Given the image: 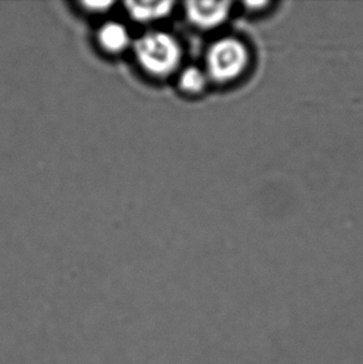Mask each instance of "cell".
Instances as JSON below:
<instances>
[{"instance_id":"obj_1","label":"cell","mask_w":363,"mask_h":364,"mask_svg":"<svg viewBox=\"0 0 363 364\" xmlns=\"http://www.w3.org/2000/svg\"><path fill=\"white\" fill-rule=\"evenodd\" d=\"M135 55L148 74L164 77L174 73L181 64L182 49L172 35L151 31L136 40Z\"/></svg>"},{"instance_id":"obj_2","label":"cell","mask_w":363,"mask_h":364,"mask_svg":"<svg viewBox=\"0 0 363 364\" xmlns=\"http://www.w3.org/2000/svg\"><path fill=\"white\" fill-rule=\"evenodd\" d=\"M248 65V50L241 40L224 38L211 45L206 54V69L211 79L228 82L238 79Z\"/></svg>"},{"instance_id":"obj_3","label":"cell","mask_w":363,"mask_h":364,"mask_svg":"<svg viewBox=\"0 0 363 364\" xmlns=\"http://www.w3.org/2000/svg\"><path fill=\"white\" fill-rule=\"evenodd\" d=\"M231 6L229 1H188L186 16L201 29H213L226 21Z\"/></svg>"},{"instance_id":"obj_4","label":"cell","mask_w":363,"mask_h":364,"mask_svg":"<svg viewBox=\"0 0 363 364\" xmlns=\"http://www.w3.org/2000/svg\"><path fill=\"white\" fill-rule=\"evenodd\" d=\"M128 14L140 23L162 19L172 11L173 1H126Z\"/></svg>"},{"instance_id":"obj_5","label":"cell","mask_w":363,"mask_h":364,"mask_svg":"<svg viewBox=\"0 0 363 364\" xmlns=\"http://www.w3.org/2000/svg\"><path fill=\"white\" fill-rule=\"evenodd\" d=\"M98 43L110 53H120L131 43L127 28L117 21H108L98 30Z\"/></svg>"},{"instance_id":"obj_6","label":"cell","mask_w":363,"mask_h":364,"mask_svg":"<svg viewBox=\"0 0 363 364\" xmlns=\"http://www.w3.org/2000/svg\"><path fill=\"white\" fill-rule=\"evenodd\" d=\"M206 74L196 66H188L179 75V87L186 94H199L206 85Z\"/></svg>"},{"instance_id":"obj_7","label":"cell","mask_w":363,"mask_h":364,"mask_svg":"<svg viewBox=\"0 0 363 364\" xmlns=\"http://www.w3.org/2000/svg\"><path fill=\"white\" fill-rule=\"evenodd\" d=\"M112 4V1H83L85 8L91 11H105Z\"/></svg>"}]
</instances>
